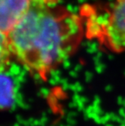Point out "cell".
I'll return each instance as SVG.
<instances>
[{"label":"cell","instance_id":"obj_4","mask_svg":"<svg viewBox=\"0 0 125 126\" xmlns=\"http://www.w3.org/2000/svg\"><path fill=\"white\" fill-rule=\"evenodd\" d=\"M1 104L2 108L12 106L14 100V85L7 73H2L1 77Z\"/></svg>","mask_w":125,"mask_h":126},{"label":"cell","instance_id":"obj_3","mask_svg":"<svg viewBox=\"0 0 125 126\" xmlns=\"http://www.w3.org/2000/svg\"><path fill=\"white\" fill-rule=\"evenodd\" d=\"M32 0H0V30L8 34L28 11Z\"/></svg>","mask_w":125,"mask_h":126},{"label":"cell","instance_id":"obj_1","mask_svg":"<svg viewBox=\"0 0 125 126\" xmlns=\"http://www.w3.org/2000/svg\"><path fill=\"white\" fill-rule=\"evenodd\" d=\"M5 36L11 56L43 76L70 57L84 28L82 18L60 0H32L17 25Z\"/></svg>","mask_w":125,"mask_h":126},{"label":"cell","instance_id":"obj_2","mask_svg":"<svg viewBox=\"0 0 125 126\" xmlns=\"http://www.w3.org/2000/svg\"><path fill=\"white\" fill-rule=\"evenodd\" d=\"M95 33L109 49L116 52L125 51V0L113 2Z\"/></svg>","mask_w":125,"mask_h":126}]
</instances>
